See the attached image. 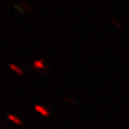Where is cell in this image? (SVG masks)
Wrapping results in <instances>:
<instances>
[{
  "instance_id": "cell-3",
  "label": "cell",
  "mask_w": 129,
  "mask_h": 129,
  "mask_svg": "<svg viewBox=\"0 0 129 129\" xmlns=\"http://www.w3.org/2000/svg\"><path fill=\"white\" fill-rule=\"evenodd\" d=\"M8 119L11 121V122L15 123V125H23V121L19 118L17 116H15V115L9 114L8 115Z\"/></svg>"
},
{
  "instance_id": "cell-1",
  "label": "cell",
  "mask_w": 129,
  "mask_h": 129,
  "mask_svg": "<svg viewBox=\"0 0 129 129\" xmlns=\"http://www.w3.org/2000/svg\"><path fill=\"white\" fill-rule=\"evenodd\" d=\"M34 108H35V110L37 111V112H39L40 115H42L43 117H49L50 116L49 111H48L45 107L40 106V105H35Z\"/></svg>"
},
{
  "instance_id": "cell-4",
  "label": "cell",
  "mask_w": 129,
  "mask_h": 129,
  "mask_svg": "<svg viewBox=\"0 0 129 129\" xmlns=\"http://www.w3.org/2000/svg\"><path fill=\"white\" fill-rule=\"evenodd\" d=\"M9 67H10V69H12L14 72H15L17 75H23V69L20 68V67H19L18 66H16V64H9Z\"/></svg>"
},
{
  "instance_id": "cell-2",
  "label": "cell",
  "mask_w": 129,
  "mask_h": 129,
  "mask_svg": "<svg viewBox=\"0 0 129 129\" xmlns=\"http://www.w3.org/2000/svg\"><path fill=\"white\" fill-rule=\"evenodd\" d=\"M34 69L38 71H41L45 68V64H44V60L42 58L38 59V60H35L33 62V64H32Z\"/></svg>"
}]
</instances>
